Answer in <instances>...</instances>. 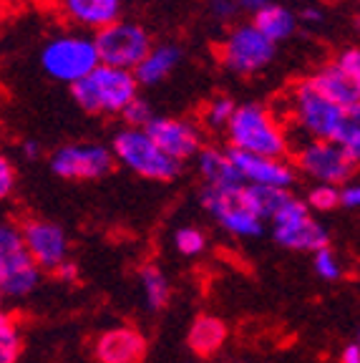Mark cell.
I'll return each mask as SVG.
<instances>
[{
    "label": "cell",
    "instance_id": "4fadbf2b",
    "mask_svg": "<svg viewBox=\"0 0 360 363\" xmlns=\"http://www.w3.org/2000/svg\"><path fill=\"white\" fill-rule=\"evenodd\" d=\"M23 245L28 250L30 260L35 262L40 272H53L61 262L71 260V242L68 235L58 222L51 220H28L21 227Z\"/></svg>",
    "mask_w": 360,
    "mask_h": 363
},
{
    "label": "cell",
    "instance_id": "1f68e13d",
    "mask_svg": "<svg viewBox=\"0 0 360 363\" xmlns=\"http://www.w3.org/2000/svg\"><path fill=\"white\" fill-rule=\"evenodd\" d=\"M16 167H13V162L6 157V154L0 152V202H6L8 197L13 194V189H16Z\"/></svg>",
    "mask_w": 360,
    "mask_h": 363
},
{
    "label": "cell",
    "instance_id": "d6a6232c",
    "mask_svg": "<svg viewBox=\"0 0 360 363\" xmlns=\"http://www.w3.org/2000/svg\"><path fill=\"white\" fill-rule=\"evenodd\" d=\"M338 204L343 210H358L360 207V184L353 179L338 184Z\"/></svg>",
    "mask_w": 360,
    "mask_h": 363
},
{
    "label": "cell",
    "instance_id": "7a4b0ae2",
    "mask_svg": "<svg viewBox=\"0 0 360 363\" xmlns=\"http://www.w3.org/2000/svg\"><path fill=\"white\" fill-rule=\"evenodd\" d=\"M225 134L232 152L272 159H285L287 154L293 152L287 126L265 104H242V106H237Z\"/></svg>",
    "mask_w": 360,
    "mask_h": 363
},
{
    "label": "cell",
    "instance_id": "5b68a950",
    "mask_svg": "<svg viewBox=\"0 0 360 363\" xmlns=\"http://www.w3.org/2000/svg\"><path fill=\"white\" fill-rule=\"evenodd\" d=\"M99 66L94 38L79 30L56 33L40 48V68L58 84L74 86Z\"/></svg>",
    "mask_w": 360,
    "mask_h": 363
},
{
    "label": "cell",
    "instance_id": "f1b7e54d",
    "mask_svg": "<svg viewBox=\"0 0 360 363\" xmlns=\"http://www.w3.org/2000/svg\"><path fill=\"white\" fill-rule=\"evenodd\" d=\"M310 212H332L338 210V187L332 184H313L308 189V197L303 199Z\"/></svg>",
    "mask_w": 360,
    "mask_h": 363
},
{
    "label": "cell",
    "instance_id": "7c38bea8",
    "mask_svg": "<svg viewBox=\"0 0 360 363\" xmlns=\"http://www.w3.org/2000/svg\"><path fill=\"white\" fill-rule=\"evenodd\" d=\"M147 131L152 136V142L162 149L167 157L174 162L184 164L189 159H194L204 147V134L194 121L179 119V116H154L147 124Z\"/></svg>",
    "mask_w": 360,
    "mask_h": 363
},
{
    "label": "cell",
    "instance_id": "ab89813d",
    "mask_svg": "<svg viewBox=\"0 0 360 363\" xmlns=\"http://www.w3.org/2000/svg\"><path fill=\"white\" fill-rule=\"evenodd\" d=\"M3 301H6V295H3V288H0V308H3Z\"/></svg>",
    "mask_w": 360,
    "mask_h": 363
},
{
    "label": "cell",
    "instance_id": "8d00e7d4",
    "mask_svg": "<svg viewBox=\"0 0 360 363\" xmlns=\"http://www.w3.org/2000/svg\"><path fill=\"white\" fill-rule=\"evenodd\" d=\"M340 363H360V343L358 340H348L340 351Z\"/></svg>",
    "mask_w": 360,
    "mask_h": 363
},
{
    "label": "cell",
    "instance_id": "52a82bcc",
    "mask_svg": "<svg viewBox=\"0 0 360 363\" xmlns=\"http://www.w3.org/2000/svg\"><path fill=\"white\" fill-rule=\"evenodd\" d=\"M91 38H94L99 63L111 68H124V71H134L154 45L152 35L144 26L124 21V18L113 21L106 28L96 30Z\"/></svg>",
    "mask_w": 360,
    "mask_h": 363
},
{
    "label": "cell",
    "instance_id": "d4e9b609",
    "mask_svg": "<svg viewBox=\"0 0 360 363\" xmlns=\"http://www.w3.org/2000/svg\"><path fill=\"white\" fill-rule=\"evenodd\" d=\"M237 104L230 96H214L204 104L202 108V124L212 131H225L230 124L232 113H235Z\"/></svg>",
    "mask_w": 360,
    "mask_h": 363
},
{
    "label": "cell",
    "instance_id": "f35d334b",
    "mask_svg": "<svg viewBox=\"0 0 360 363\" xmlns=\"http://www.w3.org/2000/svg\"><path fill=\"white\" fill-rule=\"evenodd\" d=\"M21 152H23V157L28 159V162H35V159H40L43 149H40V144L33 142V139H26V142H23V147H21Z\"/></svg>",
    "mask_w": 360,
    "mask_h": 363
},
{
    "label": "cell",
    "instance_id": "ffe728a7",
    "mask_svg": "<svg viewBox=\"0 0 360 363\" xmlns=\"http://www.w3.org/2000/svg\"><path fill=\"white\" fill-rule=\"evenodd\" d=\"M184 53L176 43H159L152 45L149 53L139 61V66L131 71L139 86H157L164 79L174 74V68L181 63Z\"/></svg>",
    "mask_w": 360,
    "mask_h": 363
},
{
    "label": "cell",
    "instance_id": "7402d4cb",
    "mask_svg": "<svg viewBox=\"0 0 360 363\" xmlns=\"http://www.w3.org/2000/svg\"><path fill=\"white\" fill-rule=\"evenodd\" d=\"M186 343L199 358H212L227 343V323L217 315H197L189 325Z\"/></svg>",
    "mask_w": 360,
    "mask_h": 363
},
{
    "label": "cell",
    "instance_id": "603a6c76",
    "mask_svg": "<svg viewBox=\"0 0 360 363\" xmlns=\"http://www.w3.org/2000/svg\"><path fill=\"white\" fill-rule=\"evenodd\" d=\"M259 33L265 35L272 45L282 43V40L293 38L298 30V16L290 8L277 6V3H267L259 13H254L249 21Z\"/></svg>",
    "mask_w": 360,
    "mask_h": 363
},
{
    "label": "cell",
    "instance_id": "ba28073f",
    "mask_svg": "<svg viewBox=\"0 0 360 363\" xmlns=\"http://www.w3.org/2000/svg\"><path fill=\"white\" fill-rule=\"evenodd\" d=\"M275 48L252 23H237L220 43V63L237 76H252L270 66Z\"/></svg>",
    "mask_w": 360,
    "mask_h": 363
},
{
    "label": "cell",
    "instance_id": "8992f818",
    "mask_svg": "<svg viewBox=\"0 0 360 363\" xmlns=\"http://www.w3.org/2000/svg\"><path fill=\"white\" fill-rule=\"evenodd\" d=\"M40 285V270L23 245L21 227L0 222V288L6 298H28Z\"/></svg>",
    "mask_w": 360,
    "mask_h": 363
},
{
    "label": "cell",
    "instance_id": "836d02e7",
    "mask_svg": "<svg viewBox=\"0 0 360 363\" xmlns=\"http://www.w3.org/2000/svg\"><path fill=\"white\" fill-rule=\"evenodd\" d=\"M53 275H56L61 283H76V280H79V265H76L74 260H66L53 270Z\"/></svg>",
    "mask_w": 360,
    "mask_h": 363
},
{
    "label": "cell",
    "instance_id": "277c9868",
    "mask_svg": "<svg viewBox=\"0 0 360 363\" xmlns=\"http://www.w3.org/2000/svg\"><path fill=\"white\" fill-rule=\"evenodd\" d=\"M111 157L136 177L149 182H171L181 174L179 162L162 152L144 129H118L111 139Z\"/></svg>",
    "mask_w": 360,
    "mask_h": 363
},
{
    "label": "cell",
    "instance_id": "4dcf8cb0",
    "mask_svg": "<svg viewBox=\"0 0 360 363\" xmlns=\"http://www.w3.org/2000/svg\"><path fill=\"white\" fill-rule=\"evenodd\" d=\"M332 66L338 68L340 74H345L348 79L358 81L360 84V51L355 48V45H350V48H343V51L338 53V58H335V63Z\"/></svg>",
    "mask_w": 360,
    "mask_h": 363
},
{
    "label": "cell",
    "instance_id": "e575fe53",
    "mask_svg": "<svg viewBox=\"0 0 360 363\" xmlns=\"http://www.w3.org/2000/svg\"><path fill=\"white\" fill-rule=\"evenodd\" d=\"M212 3V13L217 18H232V16H237V3L235 0H209Z\"/></svg>",
    "mask_w": 360,
    "mask_h": 363
},
{
    "label": "cell",
    "instance_id": "ac0fdd59",
    "mask_svg": "<svg viewBox=\"0 0 360 363\" xmlns=\"http://www.w3.org/2000/svg\"><path fill=\"white\" fill-rule=\"evenodd\" d=\"M244 197H247L249 210L265 222H277L303 207V199L293 192V189H275V187H244Z\"/></svg>",
    "mask_w": 360,
    "mask_h": 363
},
{
    "label": "cell",
    "instance_id": "60d3db41",
    "mask_svg": "<svg viewBox=\"0 0 360 363\" xmlns=\"http://www.w3.org/2000/svg\"><path fill=\"white\" fill-rule=\"evenodd\" d=\"M3 318H8V313L3 311V308H0V320H3Z\"/></svg>",
    "mask_w": 360,
    "mask_h": 363
},
{
    "label": "cell",
    "instance_id": "4316f807",
    "mask_svg": "<svg viewBox=\"0 0 360 363\" xmlns=\"http://www.w3.org/2000/svg\"><path fill=\"white\" fill-rule=\"evenodd\" d=\"M313 270H315L317 278L325 280V283H338V280H343V275H345L343 260H340V255L330 247V245L317 250V252H313Z\"/></svg>",
    "mask_w": 360,
    "mask_h": 363
},
{
    "label": "cell",
    "instance_id": "6da1fadb",
    "mask_svg": "<svg viewBox=\"0 0 360 363\" xmlns=\"http://www.w3.org/2000/svg\"><path fill=\"white\" fill-rule=\"evenodd\" d=\"M290 126L305 136V142H332L353 164L360 162V111L350 113L332 104L310 84V79L295 84L290 94Z\"/></svg>",
    "mask_w": 360,
    "mask_h": 363
},
{
    "label": "cell",
    "instance_id": "b9f144b4",
    "mask_svg": "<svg viewBox=\"0 0 360 363\" xmlns=\"http://www.w3.org/2000/svg\"><path fill=\"white\" fill-rule=\"evenodd\" d=\"M232 363H242V361H232Z\"/></svg>",
    "mask_w": 360,
    "mask_h": 363
},
{
    "label": "cell",
    "instance_id": "d590c367",
    "mask_svg": "<svg viewBox=\"0 0 360 363\" xmlns=\"http://www.w3.org/2000/svg\"><path fill=\"white\" fill-rule=\"evenodd\" d=\"M300 21L308 23V26H320V23L325 21V13H322V8H317V6H308V8H303V11H300L298 23Z\"/></svg>",
    "mask_w": 360,
    "mask_h": 363
},
{
    "label": "cell",
    "instance_id": "9a60e30c",
    "mask_svg": "<svg viewBox=\"0 0 360 363\" xmlns=\"http://www.w3.org/2000/svg\"><path fill=\"white\" fill-rule=\"evenodd\" d=\"M230 152L235 172L242 182V187H275V189H293L298 182V172L287 159L272 157H254V154Z\"/></svg>",
    "mask_w": 360,
    "mask_h": 363
},
{
    "label": "cell",
    "instance_id": "f546056e",
    "mask_svg": "<svg viewBox=\"0 0 360 363\" xmlns=\"http://www.w3.org/2000/svg\"><path fill=\"white\" fill-rule=\"evenodd\" d=\"M121 116H124V121H126L129 129H147V124L157 116V113H154L152 104H149L147 99L136 96L134 101L121 111Z\"/></svg>",
    "mask_w": 360,
    "mask_h": 363
},
{
    "label": "cell",
    "instance_id": "3957f363",
    "mask_svg": "<svg viewBox=\"0 0 360 363\" xmlns=\"http://www.w3.org/2000/svg\"><path fill=\"white\" fill-rule=\"evenodd\" d=\"M71 94L89 113H121L139 96V84L131 71L99 63L86 79L71 86Z\"/></svg>",
    "mask_w": 360,
    "mask_h": 363
},
{
    "label": "cell",
    "instance_id": "9c48e42d",
    "mask_svg": "<svg viewBox=\"0 0 360 363\" xmlns=\"http://www.w3.org/2000/svg\"><path fill=\"white\" fill-rule=\"evenodd\" d=\"M202 204L204 210L212 215V220L225 233H230L232 238L254 240V238H262V233H265V222L249 210L247 197H244V187H232V189L204 187Z\"/></svg>",
    "mask_w": 360,
    "mask_h": 363
},
{
    "label": "cell",
    "instance_id": "5bb4252c",
    "mask_svg": "<svg viewBox=\"0 0 360 363\" xmlns=\"http://www.w3.org/2000/svg\"><path fill=\"white\" fill-rule=\"evenodd\" d=\"M272 238L280 247L293 250V252H317V250L330 245V235L327 227L320 220L313 217V212L305 207H298L295 212H290L282 220L272 222Z\"/></svg>",
    "mask_w": 360,
    "mask_h": 363
},
{
    "label": "cell",
    "instance_id": "8fae6325",
    "mask_svg": "<svg viewBox=\"0 0 360 363\" xmlns=\"http://www.w3.org/2000/svg\"><path fill=\"white\" fill-rule=\"evenodd\" d=\"M111 149L106 144H66L51 154V172L68 182H91L101 179L113 169Z\"/></svg>",
    "mask_w": 360,
    "mask_h": 363
},
{
    "label": "cell",
    "instance_id": "d6986e66",
    "mask_svg": "<svg viewBox=\"0 0 360 363\" xmlns=\"http://www.w3.org/2000/svg\"><path fill=\"white\" fill-rule=\"evenodd\" d=\"M310 84L320 91L322 96L330 99L332 104H338L345 111H360V84L353 79H348L345 74H340L338 68L332 66H322L317 68L315 74L308 76Z\"/></svg>",
    "mask_w": 360,
    "mask_h": 363
},
{
    "label": "cell",
    "instance_id": "cb8c5ba5",
    "mask_svg": "<svg viewBox=\"0 0 360 363\" xmlns=\"http://www.w3.org/2000/svg\"><path fill=\"white\" fill-rule=\"evenodd\" d=\"M139 290L144 298L147 311L159 313L169 306L171 301V283L167 278V272L159 265H144L139 270Z\"/></svg>",
    "mask_w": 360,
    "mask_h": 363
},
{
    "label": "cell",
    "instance_id": "484cf974",
    "mask_svg": "<svg viewBox=\"0 0 360 363\" xmlns=\"http://www.w3.org/2000/svg\"><path fill=\"white\" fill-rule=\"evenodd\" d=\"M23 353V335L11 315L0 320V363H18Z\"/></svg>",
    "mask_w": 360,
    "mask_h": 363
},
{
    "label": "cell",
    "instance_id": "e0dca14e",
    "mask_svg": "<svg viewBox=\"0 0 360 363\" xmlns=\"http://www.w3.org/2000/svg\"><path fill=\"white\" fill-rule=\"evenodd\" d=\"M61 11L74 26L96 33L121 18L124 0H61Z\"/></svg>",
    "mask_w": 360,
    "mask_h": 363
},
{
    "label": "cell",
    "instance_id": "74e56055",
    "mask_svg": "<svg viewBox=\"0 0 360 363\" xmlns=\"http://www.w3.org/2000/svg\"><path fill=\"white\" fill-rule=\"evenodd\" d=\"M235 3H237V13H247V16L252 18L254 13L262 11L270 0H235Z\"/></svg>",
    "mask_w": 360,
    "mask_h": 363
},
{
    "label": "cell",
    "instance_id": "2e32d148",
    "mask_svg": "<svg viewBox=\"0 0 360 363\" xmlns=\"http://www.w3.org/2000/svg\"><path fill=\"white\" fill-rule=\"evenodd\" d=\"M147 338L131 325H113L94 340V356L99 363H141L147 358Z\"/></svg>",
    "mask_w": 360,
    "mask_h": 363
},
{
    "label": "cell",
    "instance_id": "30bf717a",
    "mask_svg": "<svg viewBox=\"0 0 360 363\" xmlns=\"http://www.w3.org/2000/svg\"><path fill=\"white\" fill-rule=\"evenodd\" d=\"M295 172L305 174L308 179H313L315 184H332L338 187L343 182L353 179L355 167L345 152L332 142H317L310 139L303 142L295 149Z\"/></svg>",
    "mask_w": 360,
    "mask_h": 363
},
{
    "label": "cell",
    "instance_id": "83f0119b",
    "mask_svg": "<svg viewBox=\"0 0 360 363\" xmlns=\"http://www.w3.org/2000/svg\"><path fill=\"white\" fill-rule=\"evenodd\" d=\"M174 247L184 257H199L207 250V235L199 227H179L174 233Z\"/></svg>",
    "mask_w": 360,
    "mask_h": 363
},
{
    "label": "cell",
    "instance_id": "44dd1931",
    "mask_svg": "<svg viewBox=\"0 0 360 363\" xmlns=\"http://www.w3.org/2000/svg\"><path fill=\"white\" fill-rule=\"evenodd\" d=\"M197 169L204 179V187L209 189H232L242 187V182L237 177L235 164H232L230 152L220 147H202L197 154Z\"/></svg>",
    "mask_w": 360,
    "mask_h": 363
}]
</instances>
